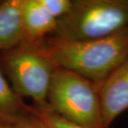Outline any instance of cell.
Instances as JSON below:
<instances>
[{"instance_id":"obj_1","label":"cell","mask_w":128,"mask_h":128,"mask_svg":"<svg viewBox=\"0 0 128 128\" xmlns=\"http://www.w3.org/2000/svg\"><path fill=\"white\" fill-rule=\"evenodd\" d=\"M46 44L57 66L101 84L128 57V26L109 37L72 41L54 36Z\"/></svg>"},{"instance_id":"obj_4","label":"cell","mask_w":128,"mask_h":128,"mask_svg":"<svg viewBox=\"0 0 128 128\" xmlns=\"http://www.w3.org/2000/svg\"><path fill=\"white\" fill-rule=\"evenodd\" d=\"M53 111L86 128H105L99 97V84L57 66L48 94Z\"/></svg>"},{"instance_id":"obj_6","label":"cell","mask_w":128,"mask_h":128,"mask_svg":"<svg viewBox=\"0 0 128 128\" xmlns=\"http://www.w3.org/2000/svg\"><path fill=\"white\" fill-rule=\"evenodd\" d=\"M22 20L24 40L31 41L45 39L54 32L58 24L39 0H22Z\"/></svg>"},{"instance_id":"obj_2","label":"cell","mask_w":128,"mask_h":128,"mask_svg":"<svg viewBox=\"0 0 128 128\" xmlns=\"http://www.w3.org/2000/svg\"><path fill=\"white\" fill-rule=\"evenodd\" d=\"M128 26V0H72L53 36L72 41L109 37Z\"/></svg>"},{"instance_id":"obj_7","label":"cell","mask_w":128,"mask_h":128,"mask_svg":"<svg viewBox=\"0 0 128 128\" xmlns=\"http://www.w3.org/2000/svg\"><path fill=\"white\" fill-rule=\"evenodd\" d=\"M24 40L22 0L0 4V50L8 51Z\"/></svg>"},{"instance_id":"obj_11","label":"cell","mask_w":128,"mask_h":128,"mask_svg":"<svg viewBox=\"0 0 128 128\" xmlns=\"http://www.w3.org/2000/svg\"><path fill=\"white\" fill-rule=\"evenodd\" d=\"M0 128H44L38 120L30 113L18 122L9 125L0 126Z\"/></svg>"},{"instance_id":"obj_5","label":"cell","mask_w":128,"mask_h":128,"mask_svg":"<svg viewBox=\"0 0 128 128\" xmlns=\"http://www.w3.org/2000/svg\"><path fill=\"white\" fill-rule=\"evenodd\" d=\"M99 97L103 126L108 128L128 108V57L99 84Z\"/></svg>"},{"instance_id":"obj_9","label":"cell","mask_w":128,"mask_h":128,"mask_svg":"<svg viewBox=\"0 0 128 128\" xmlns=\"http://www.w3.org/2000/svg\"><path fill=\"white\" fill-rule=\"evenodd\" d=\"M29 112L44 128H86L65 119L53 111L48 103L29 105Z\"/></svg>"},{"instance_id":"obj_3","label":"cell","mask_w":128,"mask_h":128,"mask_svg":"<svg viewBox=\"0 0 128 128\" xmlns=\"http://www.w3.org/2000/svg\"><path fill=\"white\" fill-rule=\"evenodd\" d=\"M4 65L12 85L21 97H28L36 105L48 103V94L57 65L42 40H24L7 51Z\"/></svg>"},{"instance_id":"obj_8","label":"cell","mask_w":128,"mask_h":128,"mask_svg":"<svg viewBox=\"0 0 128 128\" xmlns=\"http://www.w3.org/2000/svg\"><path fill=\"white\" fill-rule=\"evenodd\" d=\"M29 114V105L8 85L0 71V126L18 122Z\"/></svg>"},{"instance_id":"obj_10","label":"cell","mask_w":128,"mask_h":128,"mask_svg":"<svg viewBox=\"0 0 128 128\" xmlns=\"http://www.w3.org/2000/svg\"><path fill=\"white\" fill-rule=\"evenodd\" d=\"M39 2L57 20L65 16L72 4V0H39Z\"/></svg>"}]
</instances>
